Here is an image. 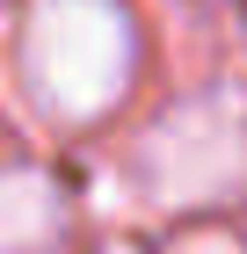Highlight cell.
Returning a JSON list of instances; mask_svg holds the SVG:
<instances>
[{
  "instance_id": "6da1fadb",
  "label": "cell",
  "mask_w": 247,
  "mask_h": 254,
  "mask_svg": "<svg viewBox=\"0 0 247 254\" xmlns=\"http://www.w3.org/2000/svg\"><path fill=\"white\" fill-rule=\"evenodd\" d=\"M29 80L51 117H102L131 80V29L116 0H37Z\"/></svg>"
},
{
  "instance_id": "7a4b0ae2",
  "label": "cell",
  "mask_w": 247,
  "mask_h": 254,
  "mask_svg": "<svg viewBox=\"0 0 247 254\" xmlns=\"http://www.w3.org/2000/svg\"><path fill=\"white\" fill-rule=\"evenodd\" d=\"M138 175H146L153 203L174 211H204L247 189V109L233 95L182 102L146 131L138 145Z\"/></svg>"
},
{
  "instance_id": "3957f363",
  "label": "cell",
  "mask_w": 247,
  "mask_h": 254,
  "mask_svg": "<svg viewBox=\"0 0 247 254\" xmlns=\"http://www.w3.org/2000/svg\"><path fill=\"white\" fill-rule=\"evenodd\" d=\"M58 225H66V211L44 175H0V254H44Z\"/></svg>"
},
{
  "instance_id": "277c9868",
  "label": "cell",
  "mask_w": 247,
  "mask_h": 254,
  "mask_svg": "<svg viewBox=\"0 0 247 254\" xmlns=\"http://www.w3.org/2000/svg\"><path fill=\"white\" fill-rule=\"evenodd\" d=\"M174 254H240V247H233L226 233H196V240H182Z\"/></svg>"
}]
</instances>
